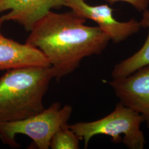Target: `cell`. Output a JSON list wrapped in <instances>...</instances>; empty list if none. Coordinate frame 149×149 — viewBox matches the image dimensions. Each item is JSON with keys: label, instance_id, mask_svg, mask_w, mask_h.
Returning a JSON list of instances; mask_svg holds the SVG:
<instances>
[{"label": "cell", "instance_id": "5b68a950", "mask_svg": "<svg viewBox=\"0 0 149 149\" xmlns=\"http://www.w3.org/2000/svg\"><path fill=\"white\" fill-rule=\"evenodd\" d=\"M65 3L79 16L95 22L114 43L126 40L142 28L140 22L134 19L118 21L113 16V9L107 5H90L85 0H65Z\"/></svg>", "mask_w": 149, "mask_h": 149}, {"label": "cell", "instance_id": "8fae6325", "mask_svg": "<svg viewBox=\"0 0 149 149\" xmlns=\"http://www.w3.org/2000/svg\"><path fill=\"white\" fill-rule=\"evenodd\" d=\"M108 3L113 5L117 2H125L133 6L139 11H143L148 9L149 6V0H106Z\"/></svg>", "mask_w": 149, "mask_h": 149}, {"label": "cell", "instance_id": "ba28073f", "mask_svg": "<svg viewBox=\"0 0 149 149\" xmlns=\"http://www.w3.org/2000/svg\"><path fill=\"white\" fill-rule=\"evenodd\" d=\"M48 66H51L39 49L0 34V70Z\"/></svg>", "mask_w": 149, "mask_h": 149}, {"label": "cell", "instance_id": "30bf717a", "mask_svg": "<svg viewBox=\"0 0 149 149\" xmlns=\"http://www.w3.org/2000/svg\"><path fill=\"white\" fill-rule=\"evenodd\" d=\"M80 139L66 124L54 134L50 141V148L52 149H79Z\"/></svg>", "mask_w": 149, "mask_h": 149}, {"label": "cell", "instance_id": "7a4b0ae2", "mask_svg": "<svg viewBox=\"0 0 149 149\" xmlns=\"http://www.w3.org/2000/svg\"><path fill=\"white\" fill-rule=\"evenodd\" d=\"M53 79L51 66L7 70L0 78V124L22 120L43 111V98Z\"/></svg>", "mask_w": 149, "mask_h": 149}, {"label": "cell", "instance_id": "6da1fadb", "mask_svg": "<svg viewBox=\"0 0 149 149\" xmlns=\"http://www.w3.org/2000/svg\"><path fill=\"white\" fill-rule=\"evenodd\" d=\"M86 19L73 11H50L30 31L26 43L40 50L60 80L74 72L86 57L101 54L111 39L98 26H86Z\"/></svg>", "mask_w": 149, "mask_h": 149}, {"label": "cell", "instance_id": "52a82bcc", "mask_svg": "<svg viewBox=\"0 0 149 149\" xmlns=\"http://www.w3.org/2000/svg\"><path fill=\"white\" fill-rule=\"evenodd\" d=\"M65 6V0H0L3 21H13L30 32L35 24L53 8Z\"/></svg>", "mask_w": 149, "mask_h": 149}, {"label": "cell", "instance_id": "8992f818", "mask_svg": "<svg viewBox=\"0 0 149 149\" xmlns=\"http://www.w3.org/2000/svg\"><path fill=\"white\" fill-rule=\"evenodd\" d=\"M120 103L138 113L149 128V65L109 82Z\"/></svg>", "mask_w": 149, "mask_h": 149}, {"label": "cell", "instance_id": "3957f363", "mask_svg": "<svg viewBox=\"0 0 149 149\" xmlns=\"http://www.w3.org/2000/svg\"><path fill=\"white\" fill-rule=\"evenodd\" d=\"M144 118L138 113L120 102L114 110L104 117L90 122L76 123L69 127L80 140L84 141L85 148L91 139L97 135L111 136L113 141L120 143L124 135L123 143L130 149H142L146 143L140 125Z\"/></svg>", "mask_w": 149, "mask_h": 149}, {"label": "cell", "instance_id": "277c9868", "mask_svg": "<svg viewBox=\"0 0 149 149\" xmlns=\"http://www.w3.org/2000/svg\"><path fill=\"white\" fill-rule=\"evenodd\" d=\"M72 112L70 105L61 107L55 102L37 114L25 119L0 124V139L12 148L18 146L16 140L18 134L27 135L39 149L50 148L54 134L69 120Z\"/></svg>", "mask_w": 149, "mask_h": 149}, {"label": "cell", "instance_id": "7c38bea8", "mask_svg": "<svg viewBox=\"0 0 149 149\" xmlns=\"http://www.w3.org/2000/svg\"><path fill=\"white\" fill-rule=\"evenodd\" d=\"M3 22V21L1 17H0V34H1V27H2V24Z\"/></svg>", "mask_w": 149, "mask_h": 149}, {"label": "cell", "instance_id": "9c48e42d", "mask_svg": "<svg viewBox=\"0 0 149 149\" xmlns=\"http://www.w3.org/2000/svg\"><path fill=\"white\" fill-rule=\"evenodd\" d=\"M140 22L142 27L149 29L146 40L143 46L136 53L114 66L112 73L113 79L127 76L149 65V10L143 11V17Z\"/></svg>", "mask_w": 149, "mask_h": 149}]
</instances>
